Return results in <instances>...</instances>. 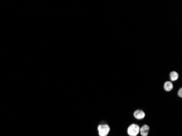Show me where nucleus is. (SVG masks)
<instances>
[{
    "instance_id": "5",
    "label": "nucleus",
    "mask_w": 182,
    "mask_h": 136,
    "mask_svg": "<svg viewBox=\"0 0 182 136\" xmlns=\"http://www.w3.org/2000/svg\"><path fill=\"white\" fill-rule=\"evenodd\" d=\"M174 88V85L171 81H166L164 85V88L166 92H170Z\"/></svg>"
},
{
    "instance_id": "1",
    "label": "nucleus",
    "mask_w": 182,
    "mask_h": 136,
    "mask_svg": "<svg viewBox=\"0 0 182 136\" xmlns=\"http://www.w3.org/2000/svg\"><path fill=\"white\" fill-rule=\"evenodd\" d=\"M127 132L130 136H137L140 132L139 126L135 124L130 125L128 128Z\"/></svg>"
},
{
    "instance_id": "6",
    "label": "nucleus",
    "mask_w": 182,
    "mask_h": 136,
    "mask_svg": "<svg viewBox=\"0 0 182 136\" xmlns=\"http://www.w3.org/2000/svg\"><path fill=\"white\" fill-rule=\"evenodd\" d=\"M179 78V74L176 71H171L170 74V78L172 81H175L178 80Z\"/></svg>"
},
{
    "instance_id": "4",
    "label": "nucleus",
    "mask_w": 182,
    "mask_h": 136,
    "mask_svg": "<svg viewBox=\"0 0 182 136\" xmlns=\"http://www.w3.org/2000/svg\"><path fill=\"white\" fill-rule=\"evenodd\" d=\"M150 128L147 125H144L142 127L140 128V132L142 136H147L149 132Z\"/></svg>"
},
{
    "instance_id": "2",
    "label": "nucleus",
    "mask_w": 182,
    "mask_h": 136,
    "mask_svg": "<svg viewBox=\"0 0 182 136\" xmlns=\"http://www.w3.org/2000/svg\"><path fill=\"white\" fill-rule=\"evenodd\" d=\"M98 130L99 136H107L110 131V128L108 125H99L98 127Z\"/></svg>"
},
{
    "instance_id": "7",
    "label": "nucleus",
    "mask_w": 182,
    "mask_h": 136,
    "mask_svg": "<svg viewBox=\"0 0 182 136\" xmlns=\"http://www.w3.org/2000/svg\"><path fill=\"white\" fill-rule=\"evenodd\" d=\"M178 95L180 97H182V88H181L179 90H178Z\"/></svg>"
},
{
    "instance_id": "3",
    "label": "nucleus",
    "mask_w": 182,
    "mask_h": 136,
    "mask_svg": "<svg viewBox=\"0 0 182 136\" xmlns=\"http://www.w3.org/2000/svg\"><path fill=\"white\" fill-rule=\"evenodd\" d=\"M145 116H146L145 113L141 109H137L134 113V117H135L136 119L139 120L143 119L145 117Z\"/></svg>"
}]
</instances>
